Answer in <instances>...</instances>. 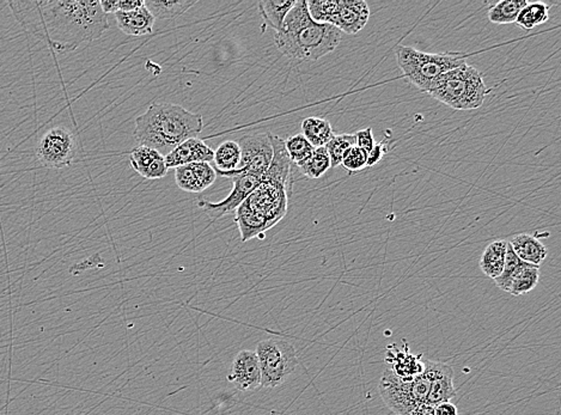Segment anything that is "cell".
I'll use <instances>...</instances> for the list:
<instances>
[{
  "label": "cell",
  "instance_id": "6da1fadb",
  "mask_svg": "<svg viewBox=\"0 0 561 415\" xmlns=\"http://www.w3.org/2000/svg\"><path fill=\"white\" fill-rule=\"evenodd\" d=\"M25 30L56 53H70L97 40L109 29L99 1L47 0L10 4Z\"/></svg>",
  "mask_w": 561,
  "mask_h": 415
},
{
  "label": "cell",
  "instance_id": "7a4b0ae2",
  "mask_svg": "<svg viewBox=\"0 0 561 415\" xmlns=\"http://www.w3.org/2000/svg\"><path fill=\"white\" fill-rule=\"evenodd\" d=\"M343 32L331 24L312 20L307 0H296L285 17L280 30L276 32L278 49L291 59L316 61L339 46Z\"/></svg>",
  "mask_w": 561,
  "mask_h": 415
},
{
  "label": "cell",
  "instance_id": "3957f363",
  "mask_svg": "<svg viewBox=\"0 0 561 415\" xmlns=\"http://www.w3.org/2000/svg\"><path fill=\"white\" fill-rule=\"evenodd\" d=\"M202 128V115L173 103H152L135 119V138L140 147L154 149L166 157L187 139L197 138Z\"/></svg>",
  "mask_w": 561,
  "mask_h": 415
},
{
  "label": "cell",
  "instance_id": "277c9868",
  "mask_svg": "<svg viewBox=\"0 0 561 415\" xmlns=\"http://www.w3.org/2000/svg\"><path fill=\"white\" fill-rule=\"evenodd\" d=\"M488 92L483 75L464 63L440 75L426 94L456 111H473L481 107Z\"/></svg>",
  "mask_w": 561,
  "mask_h": 415
},
{
  "label": "cell",
  "instance_id": "5b68a950",
  "mask_svg": "<svg viewBox=\"0 0 561 415\" xmlns=\"http://www.w3.org/2000/svg\"><path fill=\"white\" fill-rule=\"evenodd\" d=\"M396 60L403 75L425 94L440 75L467 63L466 56L459 53L433 54L407 46L397 47Z\"/></svg>",
  "mask_w": 561,
  "mask_h": 415
},
{
  "label": "cell",
  "instance_id": "8992f818",
  "mask_svg": "<svg viewBox=\"0 0 561 415\" xmlns=\"http://www.w3.org/2000/svg\"><path fill=\"white\" fill-rule=\"evenodd\" d=\"M255 353L260 363L261 387H279L296 371L300 364L296 348L283 339L260 341Z\"/></svg>",
  "mask_w": 561,
  "mask_h": 415
},
{
  "label": "cell",
  "instance_id": "52a82bcc",
  "mask_svg": "<svg viewBox=\"0 0 561 415\" xmlns=\"http://www.w3.org/2000/svg\"><path fill=\"white\" fill-rule=\"evenodd\" d=\"M77 154L78 142L66 126L51 127L36 142V161L42 168L63 169L75 162Z\"/></svg>",
  "mask_w": 561,
  "mask_h": 415
},
{
  "label": "cell",
  "instance_id": "ba28073f",
  "mask_svg": "<svg viewBox=\"0 0 561 415\" xmlns=\"http://www.w3.org/2000/svg\"><path fill=\"white\" fill-rule=\"evenodd\" d=\"M291 188L292 186L262 178V182L245 199L243 205L257 214L269 230L272 229L288 212Z\"/></svg>",
  "mask_w": 561,
  "mask_h": 415
},
{
  "label": "cell",
  "instance_id": "9c48e42d",
  "mask_svg": "<svg viewBox=\"0 0 561 415\" xmlns=\"http://www.w3.org/2000/svg\"><path fill=\"white\" fill-rule=\"evenodd\" d=\"M238 142L241 150L238 169L218 175L229 178L238 175H254L262 178L269 171L273 159V147L269 133L245 135Z\"/></svg>",
  "mask_w": 561,
  "mask_h": 415
},
{
  "label": "cell",
  "instance_id": "30bf717a",
  "mask_svg": "<svg viewBox=\"0 0 561 415\" xmlns=\"http://www.w3.org/2000/svg\"><path fill=\"white\" fill-rule=\"evenodd\" d=\"M264 178V176H262ZM262 178L254 175H238L233 176V190L224 200L219 202H211L202 200L198 202V207L202 212L210 216L212 221H217L223 216L233 214L238 207L245 202V199L257 190L262 182Z\"/></svg>",
  "mask_w": 561,
  "mask_h": 415
},
{
  "label": "cell",
  "instance_id": "8fae6325",
  "mask_svg": "<svg viewBox=\"0 0 561 415\" xmlns=\"http://www.w3.org/2000/svg\"><path fill=\"white\" fill-rule=\"evenodd\" d=\"M378 390L384 404L395 414L409 415L420 404L412 394V378L399 377L388 368L381 378Z\"/></svg>",
  "mask_w": 561,
  "mask_h": 415
},
{
  "label": "cell",
  "instance_id": "7c38bea8",
  "mask_svg": "<svg viewBox=\"0 0 561 415\" xmlns=\"http://www.w3.org/2000/svg\"><path fill=\"white\" fill-rule=\"evenodd\" d=\"M423 365V375L430 382L427 404L435 407L454 399L456 389L454 387V370L450 365L433 360H424Z\"/></svg>",
  "mask_w": 561,
  "mask_h": 415
},
{
  "label": "cell",
  "instance_id": "4fadbf2b",
  "mask_svg": "<svg viewBox=\"0 0 561 415\" xmlns=\"http://www.w3.org/2000/svg\"><path fill=\"white\" fill-rule=\"evenodd\" d=\"M228 380L240 392H253L261 387V368L257 353L250 349L240 351L230 366Z\"/></svg>",
  "mask_w": 561,
  "mask_h": 415
},
{
  "label": "cell",
  "instance_id": "5bb4252c",
  "mask_svg": "<svg viewBox=\"0 0 561 415\" xmlns=\"http://www.w3.org/2000/svg\"><path fill=\"white\" fill-rule=\"evenodd\" d=\"M370 8L364 0H338V10L329 24L341 32L355 35L368 23Z\"/></svg>",
  "mask_w": 561,
  "mask_h": 415
},
{
  "label": "cell",
  "instance_id": "9a60e30c",
  "mask_svg": "<svg viewBox=\"0 0 561 415\" xmlns=\"http://www.w3.org/2000/svg\"><path fill=\"white\" fill-rule=\"evenodd\" d=\"M217 178L210 163H190L175 168V182L180 190L188 193H202L209 190Z\"/></svg>",
  "mask_w": 561,
  "mask_h": 415
},
{
  "label": "cell",
  "instance_id": "2e32d148",
  "mask_svg": "<svg viewBox=\"0 0 561 415\" xmlns=\"http://www.w3.org/2000/svg\"><path fill=\"white\" fill-rule=\"evenodd\" d=\"M214 151L204 140L199 138L187 139L166 156L169 169L186 166L190 163L214 162Z\"/></svg>",
  "mask_w": 561,
  "mask_h": 415
},
{
  "label": "cell",
  "instance_id": "e0dca14e",
  "mask_svg": "<svg viewBox=\"0 0 561 415\" xmlns=\"http://www.w3.org/2000/svg\"><path fill=\"white\" fill-rule=\"evenodd\" d=\"M130 163L137 174L147 180L166 178L169 171L166 157L159 151L147 147H135L130 151Z\"/></svg>",
  "mask_w": 561,
  "mask_h": 415
},
{
  "label": "cell",
  "instance_id": "ac0fdd59",
  "mask_svg": "<svg viewBox=\"0 0 561 415\" xmlns=\"http://www.w3.org/2000/svg\"><path fill=\"white\" fill-rule=\"evenodd\" d=\"M395 352H393L390 348L388 347L386 363L388 364V370L394 372L396 376L402 378H413L417 376L421 375L424 371L423 361H421V354L415 356L409 353V348L405 345L403 349H399L395 345L391 346Z\"/></svg>",
  "mask_w": 561,
  "mask_h": 415
},
{
  "label": "cell",
  "instance_id": "d6986e66",
  "mask_svg": "<svg viewBox=\"0 0 561 415\" xmlns=\"http://www.w3.org/2000/svg\"><path fill=\"white\" fill-rule=\"evenodd\" d=\"M115 20L120 30L130 36L150 35L156 20L145 5L132 11L118 12Z\"/></svg>",
  "mask_w": 561,
  "mask_h": 415
},
{
  "label": "cell",
  "instance_id": "ffe728a7",
  "mask_svg": "<svg viewBox=\"0 0 561 415\" xmlns=\"http://www.w3.org/2000/svg\"><path fill=\"white\" fill-rule=\"evenodd\" d=\"M514 254L521 261L529 265L538 266L545 261L548 249L538 238L528 233H521L509 241Z\"/></svg>",
  "mask_w": 561,
  "mask_h": 415
},
{
  "label": "cell",
  "instance_id": "44dd1931",
  "mask_svg": "<svg viewBox=\"0 0 561 415\" xmlns=\"http://www.w3.org/2000/svg\"><path fill=\"white\" fill-rule=\"evenodd\" d=\"M507 241L499 240L487 245L480 259V268L482 273L491 279H497L502 274L505 264Z\"/></svg>",
  "mask_w": 561,
  "mask_h": 415
},
{
  "label": "cell",
  "instance_id": "7402d4cb",
  "mask_svg": "<svg viewBox=\"0 0 561 415\" xmlns=\"http://www.w3.org/2000/svg\"><path fill=\"white\" fill-rule=\"evenodd\" d=\"M538 280H540V267L522 262L514 275L511 277L507 293L514 297L526 295L538 286Z\"/></svg>",
  "mask_w": 561,
  "mask_h": 415
},
{
  "label": "cell",
  "instance_id": "603a6c76",
  "mask_svg": "<svg viewBox=\"0 0 561 415\" xmlns=\"http://www.w3.org/2000/svg\"><path fill=\"white\" fill-rule=\"evenodd\" d=\"M302 135H304L312 147H326L334 137L332 123L328 120L310 116L302 121Z\"/></svg>",
  "mask_w": 561,
  "mask_h": 415
},
{
  "label": "cell",
  "instance_id": "cb8c5ba5",
  "mask_svg": "<svg viewBox=\"0 0 561 415\" xmlns=\"http://www.w3.org/2000/svg\"><path fill=\"white\" fill-rule=\"evenodd\" d=\"M197 0H178V1H161V0H145L144 5L154 16V20H174L186 13Z\"/></svg>",
  "mask_w": 561,
  "mask_h": 415
},
{
  "label": "cell",
  "instance_id": "d4e9b609",
  "mask_svg": "<svg viewBox=\"0 0 561 415\" xmlns=\"http://www.w3.org/2000/svg\"><path fill=\"white\" fill-rule=\"evenodd\" d=\"M295 3L296 0H265L259 3V11L266 23L277 32L280 30L285 17L288 16Z\"/></svg>",
  "mask_w": 561,
  "mask_h": 415
},
{
  "label": "cell",
  "instance_id": "484cf974",
  "mask_svg": "<svg viewBox=\"0 0 561 415\" xmlns=\"http://www.w3.org/2000/svg\"><path fill=\"white\" fill-rule=\"evenodd\" d=\"M241 159V150L238 142L226 140L214 151V171L218 174L231 173L238 169Z\"/></svg>",
  "mask_w": 561,
  "mask_h": 415
},
{
  "label": "cell",
  "instance_id": "4316f807",
  "mask_svg": "<svg viewBox=\"0 0 561 415\" xmlns=\"http://www.w3.org/2000/svg\"><path fill=\"white\" fill-rule=\"evenodd\" d=\"M550 10V5L545 4V3H540V1L528 3L524 8H522L514 23L517 24L519 28L529 32L531 29L536 28L548 20Z\"/></svg>",
  "mask_w": 561,
  "mask_h": 415
},
{
  "label": "cell",
  "instance_id": "83f0119b",
  "mask_svg": "<svg viewBox=\"0 0 561 415\" xmlns=\"http://www.w3.org/2000/svg\"><path fill=\"white\" fill-rule=\"evenodd\" d=\"M297 166L301 169L302 174L307 178H312V180L322 178L332 168L331 159H329V154L326 150V147L314 149L308 159L300 163Z\"/></svg>",
  "mask_w": 561,
  "mask_h": 415
},
{
  "label": "cell",
  "instance_id": "f1b7e54d",
  "mask_svg": "<svg viewBox=\"0 0 561 415\" xmlns=\"http://www.w3.org/2000/svg\"><path fill=\"white\" fill-rule=\"evenodd\" d=\"M526 4V0H502L488 10V20L494 24L514 23Z\"/></svg>",
  "mask_w": 561,
  "mask_h": 415
},
{
  "label": "cell",
  "instance_id": "f546056e",
  "mask_svg": "<svg viewBox=\"0 0 561 415\" xmlns=\"http://www.w3.org/2000/svg\"><path fill=\"white\" fill-rule=\"evenodd\" d=\"M353 147H356V135H347V133L334 135V137L331 139V142L326 145V150L328 152L332 168L341 166L345 156Z\"/></svg>",
  "mask_w": 561,
  "mask_h": 415
},
{
  "label": "cell",
  "instance_id": "4dcf8cb0",
  "mask_svg": "<svg viewBox=\"0 0 561 415\" xmlns=\"http://www.w3.org/2000/svg\"><path fill=\"white\" fill-rule=\"evenodd\" d=\"M285 150L288 152L290 161L298 166L308 159L315 147L305 139L303 135H296L284 140Z\"/></svg>",
  "mask_w": 561,
  "mask_h": 415
},
{
  "label": "cell",
  "instance_id": "1f68e13d",
  "mask_svg": "<svg viewBox=\"0 0 561 415\" xmlns=\"http://www.w3.org/2000/svg\"><path fill=\"white\" fill-rule=\"evenodd\" d=\"M308 10L316 23L329 24L338 10V0H312L308 1Z\"/></svg>",
  "mask_w": 561,
  "mask_h": 415
},
{
  "label": "cell",
  "instance_id": "d6a6232c",
  "mask_svg": "<svg viewBox=\"0 0 561 415\" xmlns=\"http://www.w3.org/2000/svg\"><path fill=\"white\" fill-rule=\"evenodd\" d=\"M522 262L518 259L517 255L514 254L512 247L510 243L507 242V248H506L505 264H504V268L500 275L497 279H494V283L498 286L499 289L503 290L507 292L509 291V285H510L511 277L514 275L516 269L519 267Z\"/></svg>",
  "mask_w": 561,
  "mask_h": 415
},
{
  "label": "cell",
  "instance_id": "836d02e7",
  "mask_svg": "<svg viewBox=\"0 0 561 415\" xmlns=\"http://www.w3.org/2000/svg\"><path fill=\"white\" fill-rule=\"evenodd\" d=\"M366 164H368V154L357 145L348 151L341 162V166L350 173L363 171L366 168Z\"/></svg>",
  "mask_w": 561,
  "mask_h": 415
},
{
  "label": "cell",
  "instance_id": "e575fe53",
  "mask_svg": "<svg viewBox=\"0 0 561 415\" xmlns=\"http://www.w3.org/2000/svg\"><path fill=\"white\" fill-rule=\"evenodd\" d=\"M101 8L104 13H118L135 10L144 5L142 0H101Z\"/></svg>",
  "mask_w": 561,
  "mask_h": 415
},
{
  "label": "cell",
  "instance_id": "d590c367",
  "mask_svg": "<svg viewBox=\"0 0 561 415\" xmlns=\"http://www.w3.org/2000/svg\"><path fill=\"white\" fill-rule=\"evenodd\" d=\"M429 392H430V382L423 373L412 378V394L418 404L426 402Z\"/></svg>",
  "mask_w": 561,
  "mask_h": 415
},
{
  "label": "cell",
  "instance_id": "8d00e7d4",
  "mask_svg": "<svg viewBox=\"0 0 561 415\" xmlns=\"http://www.w3.org/2000/svg\"><path fill=\"white\" fill-rule=\"evenodd\" d=\"M355 135H356L357 147L365 151L366 154H370L372 149H374L376 145L375 138H374V135H372L371 127H368V128H365V130L358 131Z\"/></svg>",
  "mask_w": 561,
  "mask_h": 415
},
{
  "label": "cell",
  "instance_id": "74e56055",
  "mask_svg": "<svg viewBox=\"0 0 561 415\" xmlns=\"http://www.w3.org/2000/svg\"><path fill=\"white\" fill-rule=\"evenodd\" d=\"M387 140H383V142H378V144L376 142L375 147L372 149L370 154H368V164H366V168H368V166H375V164L380 162L381 159H383L384 154H387Z\"/></svg>",
  "mask_w": 561,
  "mask_h": 415
},
{
  "label": "cell",
  "instance_id": "f35d334b",
  "mask_svg": "<svg viewBox=\"0 0 561 415\" xmlns=\"http://www.w3.org/2000/svg\"><path fill=\"white\" fill-rule=\"evenodd\" d=\"M435 415H459V411L452 402L448 401L435 406Z\"/></svg>",
  "mask_w": 561,
  "mask_h": 415
},
{
  "label": "cell",
  "instance_id": "ab89813d",
  "mask_svg": "<svg viewBox=\"0 0 561 415\" xmlns=\"http://www.w3.org/2000/svg\"><path fill=\"white\" fill-rule=\"evenodd\" d=\"M409 415H435V407L427 402L420 404L411 411Z\"/></svg>",
  "mask_w": 561,
  "mask_h": 415
}]
</instances>
